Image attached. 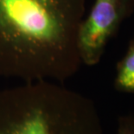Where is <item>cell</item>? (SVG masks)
<instances>
[{
    "label": "cell",
    "instance_id": "obj_4",
    "mask_svg": "<svg viewBox=\"0 0 134 134\" xmlns=\"http://www.w3.org/2000/svg\"><path fill=\"white\" fill-rule=\"evenodd\" d=\"M114 87L119 92L134 93V37L124 57L117 63Z\"/></svg>",
    "mask_w": 134,
    "mask_h": 134
},
{
    "label": "cell",
    "instance_id": "obj_1",
    "mask_svg": "<svg viewBox=\"0 0 134 134\" xmlns=\"http://www.w3.org/2000/svg\"><path fill=\"white\" fill-rule=\"evenodd\" d=\"M86 0H0V77L62 84L78 72Z\"/></svg>",
    "mask_w": 134,
    "mask_h": 134
},
{
    "label": "cell",
    "instance_id": "obj_5",
    "mask_svg": "<svg viewBox=\"0 0 134 134\" xmlns=\"http://www.w3.org/2000/svg\"><path fill=\"white\" fill-rule=\"evenodd\" d=\"M117 134H134V115L119 117Z\"/></svg>",
    "mask_w": 134,
    "mask_h": 134
},
{
    "label": "cell",
    "instance_id": "obj_3",
    "mask_svg": "<svg viewBox=\"0 0 134 134\" xmlns=\"http://www.w3.org/2000/svg\"><path fill=\"white\" fill-rule=\"evenodd\" d=\"M133 10L134 0H95L80 25L78 48L81 63L87 66L99 63L108 42Z\"/></svg>",
    "mask_w": 134,
    "mask_h": 134
},
{
    "label": "cell",
    "instance_id": "obj_2",
    "mask_svg": "<svg viewBox=\"0 0 134 134\" xmlns=\"http://www.w3.org/2000/svg\"><path fill=\"white\" fill-rule=\"evenodd\" d=\"M0 134H103L92 99L50 81L0 89Z\"/></svg>",
    "mask_w": 134,
    "mask_h": 134
}]
</instances>
